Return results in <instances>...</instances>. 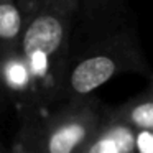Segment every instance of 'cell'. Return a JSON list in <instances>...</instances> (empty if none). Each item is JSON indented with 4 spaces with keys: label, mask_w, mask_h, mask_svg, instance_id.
<instances>
[{
    "label": "cell",
    "mask_w": 153,
    "mask_h": 153,
    "mask_svg": "<svg viewBox=\"0 0 153 153\" xmlns=\"http://www.w3.org/2000/svg\"><path fill=\"white\" fill-rule=\"evenodd\" d=\"M69 23V17L43 5L25 28L20 50L33 77L36 107L63 97Z\"/></svg>",
    "instance_id": "1"
},
{
    "label": "cell",
    "mask_w": 153,
    "mask_h": 153,
    "mask_svg": "<svg viewBox=\"0 0 153 153\" xmlns=\"http://www.w3.org/2000/svg\"><path fill=\"white\" fill-rule=\"evenodd\" d=\"M142 69H145V61L133 41L119 35L69 64L63 84V97L68 100L89 97L119 74L140 73Z\"/></svg>",
    "instance_id": "2"
},
{
    "label": "cell",
    "mask_w": 153,
    "mask_h": 153,
    "mask_svg": "<svg viewBox=\"0 0 153 153\" xmlns=\"http://www.w3.org/2000/svg\"><path fill=\"white\" fill-rule=\"evenodd\" d=\"M104 114L94 99H69L30 135L41 153H84L99 130Z\"/></svg>",
    "instance_id": "3"
},
{
    "label": "cell",
    "mask_w": 153,
    "mask_h": 153,
    "mask_svg": "<svg viewBox=\"0 0 153 153\" xmlns=\"http://www.w3.org/2000/svg\"><path fill=\"white\" fill-rule=\"evenodd\" d=\"M84 153H140V132L112 109L104 114L102 123Z\"/></svg>",
    "instance_id": "4"
},
{
    "label": "cell",
    "mask_w": 153,
    "mask_h": 153,
    "mask_svg": "<svg viewBox=\"0 0 153 153\" xmlns=\"http://www.w3.org/2000/svg\"><path fill=\"white\" fill-rule=\"evenodd\" d=\"M30 20L17 0H0V54L20 46Z\"/></svg>",
    "instance_id": "5"
},
{
    "label": "cell",
    "mask_w": 153,
    "mask_h": 153,
    "mask_svg": "<svg viewBox=\"0 0 153 153\" xmlns=\"http://www.w3.org/2000/svg\"><path fill=\"white\" fill-rule=\"evenodd\" d=\"M117 115L122 117L127 123L137 128L140 133L153 135V89L148 87L143 94L130 99L114 109Z\"/></svg>",
    "instance_id": "6"
},
{
    "label": "cell",
    "mask_w": 153,
    "mask_h": 153,
    "mask_svg": "<svg viewBox=\"0 0 153 153\" xmlns=\"http://www.w3.org/2000/svg\"><path fill=\"white\" fill-rule=\"evenodd\" d=\"M81 2H82V0H43V5L45 7H50V8H54V10H58L59 13L73 18V15L76 13V10L79 8ZM43 5H41V7H43Z\"/></svg>",
    "instance_id": "7"
},
{
    "label": "cell",
    "mask_w": 153,
    "mask_h": 153,
    "mask_svg": "<svg viewBox=\"0 0 153 153\" xmlns=\"http://www.w3.org/2000/svg\"><path fill=\"white\" fill-rule=\"evenodd\" d=\"M17 2L22 5V8H23L25 13L30 18H33V15L36 13L41 8V5H43V0H17Z\"/></svg>",
    "instance_id": "8"
},
{
    "label": "cell",
    "mask_w": 153,
    "mask_h": 153,
    "mask_svg": "<svg viewBox=\"0 0 153 153\" xmlns=\"http://www.w3.org/2000/svg\"><path fill=\"white\" fill-rule=\"evenodd\" d=\"M13 153H41V150L38 148V145L35 143V140L31 138V135H28L23 138V143H22Z\"/></svg>",
    "instance_id": "9"
},
{
    "label": "cell",
    "mask_w": 153,
    "mask_h": 153,
    "mask_svg": "<svg viewBox=\"0 0 153 153\" xmlns=\"http://www.w3.org/2000/svg\"><path fill=\"white\" fill-rule=\"evenodd\" d=\"M89 2H91V7H92L94 10H99V8H104V7H105L110 0H89Z\"/></svg>",
    "instance_id": "10"
},
{
    "label": "cell",
    "mask_w": 153,
    "mask_h": 153,
    "mask_svg": "<svg viewBox=\"0 0 153 153\" xmlns=\"http://www.w3.org/2000/svg\"><path fill=\"white\" fill-rule=\"evenodd\" d=\"M4 97H5V94H4V89H2V86H0V100L4 99Z\"/></svg>",
    "instance_id": "11"
},
{
    "label": "cell",
    "mask_w": 153,
    "mask_h": 153,
    "mask_svg": "<svg viewBox=\"0 0 153 153\" xmlns=\"http://www.w3.org/2000/svg\"><path fill=\"white\" fill-rule=\"evenodd\" d=\"M0 153H7V150H5L4 146H0Z\"/></svg>",
    "instance_id": "12"
},
{
    "label": "cell",
    "mask_w": 153,
    "mask_h": 153,
    "mask_svg": "<svg viewBox=\"0 0 153 153\" xmlns=\"http://www.w3.org/2000/svg\"><path fill=\"white\" fill-rule=\"evenodd\" d=\"M150 87H152V89H153V77H152V84H150Z\"/></svg>",
    "instance_id": "13"
}]
</instances>
